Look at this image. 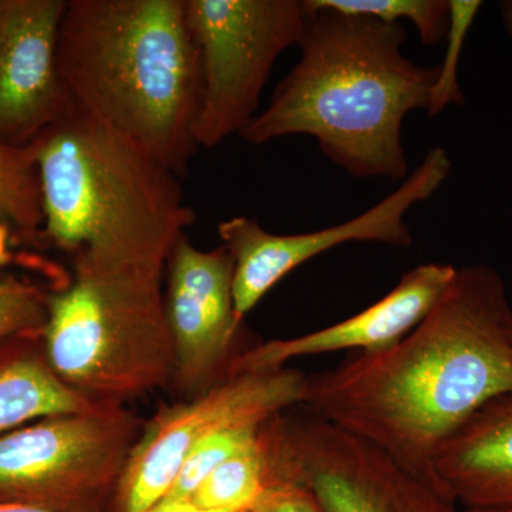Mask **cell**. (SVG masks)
<instances>
[{
    "label": "cell",
    "instance_id": "4fadbf2b",
    "mask_svg": "<svg viewBox=\"0 0 512 512\" xmlns=\"http://www.w3.org/2000/svg\"><path fill=\"white\" fill-rule=\"evenodd\" d=\"M457 268L448 264H424L406 272L399 284L365 311L349 319L291 339L261 343L235 356L229 375L272 372L303 356L356 350L375 353L399 343L424 318L447 291Z\"/></svg>",
    "mask_w": 512,
    "mask_h": 512
},
{
    "label": "cell",
    "instance_id": "d4e9b609",
    "mask_svg": "<svg viewBox=\"0 0 512 512\" xmlns=\"http://www.w3.org/2000/svg\"><path fill=\"white\" fill-rule=\"evenodd\" d=\"M0 512H53L40 510V508L28 507V505L0 503Z\"/></svg>",
    "mask_w": 512,
    "mask_h": 512
},
{
    "label": "cell",
    "instance_id": "44dd1931",
    "mask_svg": "<svg viewBox=\"0 0 512 512\" xmlns=\"http://www.w3.org/2000/svg\"><path fill=\"white\" fill-rule=\"evenodd\" d=\"M47 320V292L13 275H0V340L42 335Z\"/></svg>",
    "mask_w": 512,
    "mask_h": 512
},
{
    "label": "cell",
    "instance_id": "9a60e30c",
    "mask_svg": "<svg viewBox=\"0 0 512 512\" xmlns=\"http://www.w3.org/2000/svg\"><path fill=\"white\" fill-rule=\"evenodd\" d=\"M64 383L49 365L42 335L0 340V434L43 417L99 404Z\"/></svg>",
    "mask_w": 512,
    "mask_h": 512
},
{
    "label": "cell",
    "instance_id": "7a4b0ae2",
    "mask_svg": "<svg viewBox=\"0 0 512 512\" xmlns=\"http://www.w3.org/2000/svg\"><path fill=\"white\" fill-rule=\"evenodd\" d=\"M303 6L301 60L241 137L261 146L303 134L353 177L407 178L403 121L427 111L439 66L403 55V23Z\"/></svg>",
    "mask_w": 512,
    "mask_h": 512
},
{
    "label": "cell",
    "instance_id": "6da1fadb",
    "mask_svg": "<svg viewBox=\"0 0 512 512\" xmlns=\"http://www.w3.org/2000/svg\"><path fill=\"white\" fill-rule=\"evenodd\" d=\"M511 315L494 268H457L433 311L399 343L308 376L302 406L433 474L444 443L485 404L512 393Z\"/></svg>",
    "mask_w": 512,
    "mask_h": 512
},
{
    "label": "cell",
    "instance_id": "8fae6325",
    "mask_svg": "<svg viewBox=\"0 0 512 512\" xmlns=\"http://www.w3.org/2000/svg\"><path fill=\"white\" fill-rule=\"evenodd\" d=\"M165 315L173 335L174 382L202 393L229 372L242 319L235 312L234 261L225 247L201 251L180 237L165 264Z\"/></svg>",
    "mask_w": 512,
    "mask_h": 512
},
{
    "label": "cell",
    "instance_id": "7402d4cb",
    "mask_svg": "<svg viewBox=\"0 0 512 512\" xmlns=\"http://www.w3.org/2000/svg\"><path fill=\"white\" fill-rule=\"evenodd\" d=\"M247 512H323L311 491L291 481L268 485Z\"/></svg>",
    "mask_w": 512,
    "mask_h": 512
},
{
    "label": "cell",
    "instance_id": "4316f807",
    "mask_svg": "<svg viewBox=\"0 0 512 512\" xmlns=\"http://www.w3.org/2000/svg\"><path fill=\"white\" fill-rule=\"evenodd\" d=\"M508 335H510V339L512 342V315H511L510 320H508Z\"/></svg>",
    "mask_w": 512,
    "mask_h": 512
},
{
    "label": "cell",
    "instance_id": "52a82bcc",
    "mask_svg": "<svg viewBox=\"0 0 512 512\" xmlns=\"http://www.w3.org/2000/svg\"><path fill=\"white\" fill-rule=\"evenodd\" d=\"M274 481L311 491L323 512H460L434 474L399 463L382 448L311 412L265 426Z\"/></svg>",
    "mask_w": 512,
    "mask_h": 512
},
{
    "label": "cell",
    "instance_id": "9c48e42d",
    "mask_svg": "<svg viewBox=\"0 0 512 512\" xmlns=\"http://www.w3.org/2000/svg\"><path fill=\"white\" fill-rule=\"evenodd\" d=\"M308 376L295 369L229 375L190 403L164 406L131 450L117 485L119 512H148L163 501L192 450L220 431L261 427L305 402Z\"/></svg>",
    "mask_w": 512,
    "mask_h": 512
},
{
    "label": "cell",
    "instance_id": "277c9868",
    "mask_svg": "<svg viewBox=\"0 0 512 512\" xmlns=\"http://www.w3.org/2000/svg\"><path fill=\"white\" fill-rule=\"evenodd\" d=\"M43 244L73 262L165 266L195 224L178 175L74 106L33 141Z\"/></svg>",
    "mask_w": 512,
    "mask_h": 512
},
{
    "label": "cell",
    "instance_id": "8992f818",
    "mask_svg": "<svg viewBox=\"0 0 512 512\" xmlns=\"http://www.w3.org/2000/svg\"><path fill=\"white\" fill-rule=\"evenodd\" d=\"M140 423L123 403L43 417L0 434V503L53 512H93L116 493Z\"/></svg>",
    "mask_w": 512,
    "mask_h": 512
},
{
    "label": "cell",
    "instance_id": "7c38bea8",
    "mask_svg": "<svg viewBox=\"0 0 512 512\" xmlns=\"http://www.w3.org/2000/svg\"><path fill=\"white\" fill-rule=\"evenodd\" d=\"M69 0H0V143L25 147L73 107L57 42Z\"/></svg>",
    "mask_w": 512,
    "mask_h": 512
},
{
    "label": "cell",
    "instance_id": "ba28073f",
    "mask_svg": "<svg viewBox=\"0 0 512 512\" xmlns=\"http://www.w3.org/2000/svg\"><path fill=\"white\" fill-rule=\"evenodd\" d=\"M200 50L197 147L215 148L258 116L259 99L278 57L299 45L306 10L299 0H184Z\"/></svg>",
    "mask_w": 512,
    "mask_h": 512
},
{
    "label": "cell",
    "instance_id": "ffe728a7",
    "mask_svg": "<svg viewBox=\"0 0 512 512\" xmlns=\"http://www.w3.org/2000/svg\"><path fill=\"white\" fill-rule=\"evenodd\" d=\"M261 429L262 426L220 431L202 441L191 451L190 456L185 458L173 487L158 504L188 503L205 478L228 457L237 453L239 448L251 443Z\"/></svg>",
    "mask_w": 512,
    "mask_h": 512
},
{
    "label": "cell",
    "instance_id": "5bb4252c",
    "mask_svg": "<svg viewBox=\"0 0 512 512\" xmlns=\"http://www.w3.org/2000/svg\"><path fill=\"white\" fill-rule=\"evenodd\" d=\"M433 474L461 508L512 507V393L485 404L444 443Z\"/></svg>",
    "mask_w": 512,
    "mask_h": 512
},
{
    "label": "cell",
    "instance_id": "cb8c5ba5",
    "mask_svg": "<svg viewBox=\"0 0 512 512\" xmlns=\"http://www.w3.org/2000/svg\"><path fill=\"white\" fill-rule=\"evenodd\" d=\"M500 12L505 32L512 37V0H504V2H501Z\"/></svg>",
    "mask_w": 512,
    "mask_h": 512
},
{
    "label": "cell",
    "instance_id": "484cf974",
    "mask_svg": "<svg viewBox=\"0 0 512 512\" xmlns=\"http://www.w3.org/2000/svg\"><path fill=\"white\" fill-rule=\"evenodd\" d=\"M460 512H512V507H505V508H461Z\"/></svg>",
    "mask_w": 512,
    "mask_h": 512
},
{
    "label": "cell",
    "instance_id": "e0dca14e",
    "mask_svg": "<svg viewBox=\"0 0 512 512\" xmlns=\"http://www.w3.org/2000/svg\"><path fill=\"white\" fill-rule=\"evenodd\" d=\"M264 426L251 443L239 448L205 478L188 503L208 511L237 510L254 504L272 483L271 453Z\"/></svg>",
    "mask_w": 512,
    "mask_h": 512
},
{
    "label": "cell",
    "instance_id": "603a6c76",
    "mask_svg": "<svg viewBox=\"0 0 512 512\" xmlns=\"http://www.w3.org/2000/svg\"><path fill=\"white\" fill-rule=\"evenodd\" d=\"M248 508H237V510L208 511L201 510L191 503L157 504L153 510L148 512H247Z\"/></svg>",
    "mask_w": 512,
    "mask_h": 512
},
{
    "label": "cell",
    "instance_id": "ac0fdd59",
    "mask_svg": "<svg viewBox=\"0 0 512 512\" xmlns=\"http://www.w3.org/2000/svg\"><path fill=\"white\" fill-rule=\"evenodd\" d=\"M312 9L333 10L345 15L369 16L387 25L412 23L421 43L439 45L450 22L448 0H305Z\"/></svg>",
    "mask_w": 512,
    "mask_h": 512
},
{
    "label": "cell",
    "instance_id": "2e32d148",
    "mask_svg": "<svg viewBox=\"0 0 512 512\" xmlns=\"http://www.w3.org/2000/svg\"><path fill=\"white\" fill-rule=\"evenodd\" d=\"M42 185L32 144L0 143V239L43 244Z\"/></svg>",
    "mask_w": 512,
    "mask_h": 512
},
{
    "label": "cell",
    "instance_id": "d6986e66",
    "mask_svg": "<svg viewBox=\"0 0 512 512\" xmlns=\"http://www.w3.org/2000/svg\"><path fill=\"white\" fill-rule=\"evenodd\" d=\"M450 5V22L446 39V56L439 64V73L431 87L429 107L430 117L439 116L448 106H461L464 94L458 82V63L468 32L476 20L477 13L483 8L480 0H448Z\"/></svg>",
    "mask_w": 512,
    "mask_h": 512
},
{
    "label": "cell",
    "instance_id": "30bf717a",
    "mask_svg": "<svg viewBox=\"0 0 512 512\" xmlns=\"http://www.w3.org/2000/svg\"><path fill=\"white\" fill-rule=\"evenodd\" d=\"M453 163L444 148L434 147L402 185L379 204L352 220L306 234L278 235L254 218L235 217L218 225V234L234 261V302L238 318L261 302L286 275L315 256L349 242H377L410 248L413 235L407 211L429 200L450 175Z\"/></svg>",
    "mask_w": 512,
    "mask_h": 512
},
{
    "label": "cell",
    "instance_id": "5b68a950",
    "mask_svg": "<svg viewBox=\"0 0 512 512\" xmlns=\"http://www.w3.org/2000/svg\"><path fill=\"white\" fill-rule=\"evenodd\" d=\"M165 266L74 262L47 293L49 365L99 402L123 403L174 382L177 360L164 305Z\"/></svg>",
    "mask_w": 512,
    "mask_h": 512
},
{
    "label": "cell",
    "instance_id": "3957f363",
    "mask_svg": "<svg viewBox=\"0 0 512 512\" xmlns=\"http://www.w3.org/2000/svg\"><path fill=\"white\" fill-rule=\"evenodd\" d=\"M57 67L77 109L188 174L202 74L184 0H69Z\"/></svg>",
    "mask_w": 512,
    "mask_h": 512
}]
</instances>
